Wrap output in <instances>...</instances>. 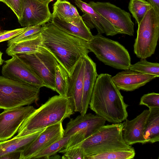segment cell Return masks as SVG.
I'll use <instances>...</instances> for the list:
<instances>
[{
  "instance_id": "8fae6325",
  "label": "cell",
  "mask_w": 159,
  "mask_h": 159,
  "mask_svg": "<svg viewBox=\"0 0 159 159\" xmlns=\"http://www.w3.org/2000/svg\"><path fill=\"white\" fill-rule=\"evenodd\" d=\"M35 109L32 106L4 110L0 113V142L11 138Z\"/></svg>"
},
{
  "instance_id": "ab89813d",
  "label": "cell",
  "mask_w": 159,
  "mask_h": 159,
  "mask_svg": "<svg viewBox=\"0 0 159 159\" xmlns=\"http://www.w3.org/2000/svg\"><path fill=\"white\" fill-rule=\"evenodd\" d=\"M41 1L44 2H47L49 3L51 2L54 0H39Z\"/></svg>"
},
{
  "instance_id": "9a60e30c",
  "label": "cell",
  "mask_w": 159,
  "mask_h": 159,
  "mask_svg": "<svg viewBox=\"0 0 159 159\" xmlns=\"http://www.w3.org/2000/svg\"><path fill=\"white\" fill-rule=\"evenodd\" d=\"M84 68V58L80 59L69 77L66 96L69 98L73 110L81 114L82 111V100Z\"/></svg>"
},
{
  "instance_id": "2e32d148",
  "label": "cell",
  "mask_w": 159,
  "mask_h": 159,
  "mask_svg": "<svg viewBox=\"0 0 159 159\" xmlns=\"http://www.w3.org/2000/svg\"><path fill=\"white\" fill-rule=\"evenodd\" d=\"M75 3L84 13L82 18L89 29L95 28L98 34L104 33L107 36H113L119 34L111 24L97 12L89 3L82 0H75Z\"/></svg>"
},
{
  "instance_id": "6da1fadb",
  "label": "cell",
  "mask_w": 159,
  "mask_h": 159,
  "mask_svg": "<svg viewBox=\"0 0 159 159\" xmlns=\"http://www.w3.org/2000/svg\"><path fill=\"white\" fill-rule=\"evenodd\" d=\"M43 25L42 44L70 76L79 61L90 52L88 42L61 30L52 22Z\"/></svg>"
},
{
  "instance_id": "83f0119b",
  "label": "cell",
  "mask_w": 159,
  "mask_h": 159,
  "mask_svg": "<svg viewBox=\"0 0 159 159\" xmlns=\"http://www.w3.org/2000/svg\"><path fill=\"white\" fill-rule=\"evenodd\" d=\"M69 75L63 67L58 63L55 70V91L59 95L66 96Z\"/></svg>"
},
{
  "instance_id": "5bb4252c",
  "label": "cell",
  "mask_w": 159,
  "mask_h": 159,
  "mask_svg": "<svg viewBox=\"0 0 159 159\" xmlns=\"http://www.w3.org/2000/svg\"><path fill=\"white\" fill-rule=\"evenodd\" d=\"M106 121L104 118L97 114L91 113L80 114L75 119H71L67 124L64 137L72 135L81 131L85 134L86 139L105 125Z\"/></svg>"
},
{
  "instance_id": "30bf717a",
  "label": "cell",
  "mask_w": 159,
  "mask_h": 159,
  "mask_svg": "<svg viewBox=\"0 0 159 159\" xmlns=\"http://www.w3.org/2000/svg\"><path fill=\"white\" fill-rule=\"evenodd\" d=\"M4 62L2 70V76L40 88L45 87L44 83L40 78L16 55Z\"/></svg>"
},
{
  "instance_id": "484cf974",
  "label": "cell",
  "mask_w": 159,
  "mask_h": 159,
  "mask_svg": "<svg viewBox=\"0 0 159 159\" xmlns=\"http://www.w3.org/2000/svg\"><path fill=\"white\" fill-rule=\"evenodd\" d=\"M71 4L66 0H57L54 3L52 16L58 17L66 21L76 17L73 12Z\"/></svg>"
},
{
  "instance_id": "4316f807",
  "label": "cell",
  "mask_w": 159,
  "mask_h": 159,
  "mask_svg": "<svg viewBox=\"0 0 159 159\" xmlns=\"http://www.w3.org/2000/svg\"><path fill=\"white\" fill-rule=\"evenodd\" d=\"M135 152L134 148L112 151L87 157L86 159H131L134 158Z\"/></svg>"
},
{
  "instance_id": "9c48e42d",
  "label": "cell",
  "mask_w": 159,
  "mask_h": 159,
  "mask_svg": "<svg viewBox=\"0 0 159 159\" xmlns=\"http://www.w3.org/2000/svg\"><path fill=\"white\" fill-rule=\"evenodd\" d=\"M88 3L111 24L119 34L134 35V24L129 13L109 2L91 1Z\"/></svg>"
},
{
  "instance_id": "e0dca14e",
  "label": "cell",
  "mask_w": 159,
  "mask_h": 159,
  "mask_svg": "<svg viewBox=\"0 0 159 159\" xmlns=\"http://www.w3.org/2000/svg\"><path fill=\"white\" fill-rule=\"evenodd\" d=\"M156 78L153 75L128 69L118 73L112 77L111 79L120 90L132 91L145 85Z\"/></svg>"
},
{
  "instance_id": "d4e9b609",
  "label": "cell",
  "mask_w": 159,
  "mask_h": 159,
  "mask_svg": "<svg viewBox=\"0 0 159 159\" xmlns=\"http://www.w3.org/2000/svg\"><path fill=\"white\" fill-rule=\"evenodd\" d=\"M152 7L145 0H130L128 6L129 11L138 24L140 23L147 12Z\"/></svg>"
},
{
  "instance_id": "f35d334b",
  "label": "cell",
  "mask_w": 159,
  "mask_h": 159,
  "mask_svg": "<svg viewBox=\"0 0 159 159\" xmlns=\"http://www.w3.org/2000/svg\"><path fill=\"white\" fill-rule=\"evenodd\" d=\"M53 156L50 157L48 159H59L61 158L60 156L58 155H54Z\"/></svg>"
},
{
  "instance_id": "8d00e7d4",
  "label": "cell",
  "mask_w": 159,
  "mask_h": 159,
  "mask_svg": "<svg viewBox=\"0 0 159 159\" xmlns=\"http://www.w3.org/2000/svg\"><path fill=\"white\" fill-rule=\"evenodd\" d=\"M71 8L73 13L76 17H80V16L79 15L76 8L74 6L71 4Z\"/></svg>"
},
{
  "instance_id": "603a6c76",
  "label": "cell",
  "mask_w": 159,
  "mask_h": 159,
  "mask_svg": "<svg viewBox=\"0 0 159 159\" xmlns=\"http://www.w3.org/2000/svg\"><path fill=\"white\" fill-rule=\"evenodd\" d=\"M150 112L144 125L143 136L147 143L159 141V107L149 108Z\"/></svg>"
},
{
  "instance_id": "ac0fdd59",
  "label": "cell",
  "mask_w": 159,
  "mask_h": 159,
  "mask_svg": "<svg viewBox=\"0 0 159 159\" xmlns=\"http://www.w3.org/2000/svg\"><path fill=\"white\" fill-rule=\"evenodd\" d=\"M150 112L149 110H144L140 114L131 120L127 119L124 122L123 128V137L125 142L131 145L136 143H146L143 136L144 125Z\"/></svg>"
},
{
  "instance_id": "e575fe53",
  "label": "cell",
  "mask_w": 159,
  "mask_h": 159,
  "mask_svg": "<svg viewBox=\"0 0 159 159\" xmlns=\"http://www.w3.org/2000/svg\"><path fill=\"white\" fill-rule=\"evenodd\" d=\"M21 152H12L5 154L0 157V159H20Z\"/></svg>"
},
{
  "instance_id": "f546056e",
  "label": "cell",
  "mask_w": 159,
  "mask_h": 159,
  "mask_svg": "<svg viewBox=\"0 0 159 159\" xmlns=\"http://www.w3.org/2000/svg\"><path fill=\"white\" fill-rule=\"evenodd\" d=\"M44 29L43 25H36L27 27L26 30L18 35L8 40V47L11 45L28 38L33 35L41 32Z\"/></svg>"
},
{
  "instance_id": "d590c367",
  "label": "cell",
  "mask_w": 159,
  "mask_h": 159,
  "mask_svg": "<svg viewBox=\"0 0 159 159\" xmlns=\"http://www.w3.org/2000/svg\"><path fill=\"white\" fill-rule=\"evenodd\" d=\"M154 8L156 11L159 13V0H147Z\"/></svg>"
},
{
  "instance_id": "8992f818",
  "label": "cell",
  "mask_w": 159,
  "mask_h": 159,
  "mask_svg": "<svg viewBox=\"0 0 159 159\" xmlns=\"http://www.w3.org/2000/svg\"><path fill=\"white\" fill-rule=\"evenodd\" d=\"M89 48L105 64L114 68L127 70L131 65L128 50L118 42L98 34L88 42Z\"/></svg>"
},
{
  "instance_id": "52a82bcc",
  "label": "cell",
  "mask_w": 159,
  "mask_h": 159,
  "mask_svg": "<svg viewBox=\"0 0 159 159\" xmlns=\"http://www.w3.org/2000/svg\"><path fill=\"white\" fill-rule=\"evenodd\" d=\"M159 37V13L152 7L138 24L134 51L141 59L151 57L155 52Z\"/></svg>"
},
{
  "instance_id": "4dcf8cb0",
  "label": "cell",
  "mask_w": 159,
  "mask_h": 159,
  "mask_svg": "<svg viewBox=\"0 0 159 159\" xmlns=\"http://www.w3.org/2000/svg\"><path fill=\"white\" fill-rule=\"evenodd\" d=\"M61 157L63 159H86L82 142L71 147Z\"/></svg>"
},
{
  "instance_id": "5b68a950",
  "label": "cell",
  "mask_w": 159,
  "mask_h": 159,
  "mask_svg": "<svg viewBox=\"0 0 159 159\" xmlns=\"http://www.w3.org/2000/svg\"><path fill=\"white\" fill-rule=\"evenodd\" d=\"M40 89L0 76V109H9L36 103Z\"/></svg>"
},
{
  "instance_id": "ba28073f",
  "label": "cell",
  "mask_w": 159,
  "mask_h": 159,
  "mask_svg": "<svg viewBox=\"0 0 159 159\" xmlns=\"http://www.w3.org/2000/svg\"><path fill=\"white\" fill-rule=\"evenodd\" d=\"M15 55L33 70L45 87L55 91V70L59 63L47 48L42 44L36 51Z\"/></svg>"
},
{
  "instance_id": "d6986e66",
  "label": "cell",
  "mask_w": 159,
  "mask_h": 159,
  "mask_svg": "<svg viewBox=\"0 0 159 159\" xmlns=\"http://www.w3.org/2000/svg\"><path fill=\"white\" fill-rule=\"evenodd\" d=\"M83 58L84 68L82 100V111L80 114L82 115L86 113L98 75L95 63L88 55L85 56Z\"/></svg>"
},
{
  "instance_id": "4fadbf2b",
  "label": "cell",
  "mask_w": 159,
  "mask_h": 159,
  "mask_svg": "<svg viewBox=\"0 0 159 159\" xmlns=\"http://www.w3.org/2000/svg\"><path fill=\"white\" fill-rule=\"evenodd\" d=\"M60 122L45 128L34 141L21 153L20 159H30L34 155L64 137Z\"/></svg>"
},
{
  "instance_id": "cb8c5ba5",
  "label": "cell",
  "mask_w": 159,
  "mask_h": 159,
  "mask_svg": "<svg viewBox=\"0 0 159 159\" xmlns=\"http://www.w3.org/2000/svg\"><path fill=\"white\" fill-rule=\"evenodd\" d=\"M72 135L63 137L34 155L30 159H48L64 148Z\"/></svg>"
},
{
  "instance_id": "1f68e13d",
  "label": "cell",
  "mask_w": 159,
  "mask_h": 159,
  "mask_svg": "<svg viewBox=\"0 0 159 159\" xmlns=\"http://www.w3.org/2000/svg\"><path fill=\"white\" fill-rule=\"evenodd\" d=\"M139 105L148 108L159 107V94L152 92L143 95L140 98Z\"/></svg>"
},
{
  "instance_id": "836d02e7",
  "label": "cell",
  "mask_w": 159,
  "mask_h": 159,
  "mask_svg": "<svg viewBox=\"0 0 159 159\" xmlns=\"http://www.w3.org/2000/svg\"><path fill=\"white\" fill-rule=\"evenodd\" d=\"M27 27L9 30L0 31V43L9 40L23 32Z\"/></svg>"
},
{
  "instance_id": "44dd1931",
  "label": "cell",
  "mask_w": 159,
  "mask_h": 159,
  "mask_svg": "<svg viewBox=\"0 0 159 159\" xmlns=\"http://www.w3.org/2000/svg\"><path fill=\"white\" fill-rule=\"evenodd\" d=\"M40 129L29 135L0 142V157L6 154L22 152L28 147L45 129Z\"/></svg>"
},
{
  "instance_id": "7c38bea8",
  "label": "cell",
  "mask_w": 159,
  "mask_h": 159,
  "mask_svg": "<svg viewBox=\"0 0 159 159\" xmlns=\"http://www.w3.org/2000/svg\"><path fill=\"white\" fill-rule=\"evenodd\" d=\"M49 3L39 0H22L21 16L18 20L23 27L43 25L51 19Z\"/></svg>"
},
{
  "instance_id": "277c9868",
  "label": "cell",
  "mask_w": 159,
  "mask_h": 159,
  "mask_svg": "<svg viewBox=\"0 0 159 159\" xmlns=\"http://www.w3.org/2000/svg\"><path fill=\"white\" fill-rule=\"evenodd\" d=\"M124 122L104 125L82 142L86 157L132 147L125 141L123 135Z\"/></svg>"
},
{
  "instance_id": "7a4b0ae2",
  "label": "cell",
  "mask_w": 159,
  "mask_h": 159,
  "mask_svg": "<svg viewBox=\"0 0 159 159\" xmlns=\"http://www.w3.org/2000/svg\"><path fill=\"white\" fill-rule=\"evenodd\" d=\"M107 73L98 75L89 103V108L106 121L119 123L128 116L129 105L124 100L119 89Z\"/></svg>"
},
{
  "instance_id": "ffe728a7",
  "label": "cell",
  "mask_w": 159,
  "mask_h": 159,
  "mask_svg": "<svg viewBox=\"0 0 159 159\" xmlns=\"http://www.w3.org/2000/svg\"><path fill=\"white\" fill-rule=\"evenodd\" d=\"M52 22L61 30L70 34L81 38L88 42L93 35L85 23L82 17L65 21L58 17L52 16Z\"/></svg>"
},
{
  "instance_id": "3957f363",
  "label": "cell",
  "mask_w": 159,
  "mask_h": 159,
  "mask_svg": "<svg viewBox=\"0 0 159 159\" xmlns=\"http://www.w3.org/2000/svg\"><path fill=\"white\" fill-rule=\"evenodd\" d=\"M74 113L68 98L59 95L53 96L26 118L15 136H25L40 129L62 122Z\"/></svg>"
},
{
  "instance_id": "d6a6232c",
  "label": "cell",
  "mask_w": 159,
  "mask_h": 159,
  "mask_svg": "<svg viewBox=\"0 0 159 159\" xmlns=\"http://www.w3.org/2000/svg\"><path fill=\"white\" fill-rule=\"evenodd\" d=\"M5 3L13 11L19 20L21 16L22 0H0Z\"/></svg>"
},
{
  "instance_id": "7402d4cb",
  "label": "cell",
  "mask_w": 159,
  "mask_h": 159,
  "mask_svg": "<svg viewBox=\"0 0 159 159\" xmlns=\"http://www.w3.org/2000/svg\"><path fill=\"white\" fill-rule=\"evenodd\" d=\"M41 32L8 47L6 53L11 57L16 54H25L36 51L42 44Z\"/></svg>"
},
{
  "instance_id": "f1b7e54d",
  "label": "cell",
  "mask_w": 159,
  "mask_h": 159,
  "mask_svg": "<svg viewBox=\"0 0 159 159\" xmlns=\"http://www.w3.org/2000/svg\"><path fill=\"white\" fill-rule=\"evenodd\" d=\"M129 69L143 74L159 76V64L148 61L146 59H141L137 63L130 65Z\"/></svg>"
},
{
  "instance_id": "74e56055",
  "label": "cell",
  "mask_w": 159,
  "mask_h": 159,
  "mask_svg": "<svg viewBox=\"0 0 159 159\" xmlns=\"http://www.w3.org/2000/svg\"><path fill=\"white\" fill-rule=\"evenodd\" d=\"M3 53L0 51V66L3 63L4 60L2 58V55Z\"/></svg>"
}]
</instances>
